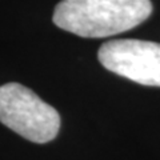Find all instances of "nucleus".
Masks as SVG:
<instances>
[{
  "mask_svg": "<svg viewBox=\"0 0 160 160\" xmlns=\"http://www.w3.org/2000/svg\"><path fill=\"white\" fill-rule=\"evenodd\" d=\"M152 13L149 0H62L53 23L82 38H109L142 24Z\"/></svg>",
  "mask_w": 160,
  "mask_h": 160,
  "instance_id": "f257e3e1",
  "label": "nucleus"
},
{
  "mask_svg": "<svg viewBox=\"0 0 160 160\" xmlns=\"http://www.w3.org/2000/svg\"><path fill=\"white\" fill-rule=\"evenodd\" d=\"M0 122L38 144L53 140L60 129L56 109L19 83L0 86Z\"/></svg>",
  "mask_w": 160,
  "mask_h": 160,
  "instance_id": "f03ea898",
  "label": "nucleus"
},
{
  "mask_svg": "<svg viewBox=\"0 0 160 160\" xmlns=\"http://www.w3.org/2000/svg\"><path fill=\"white\" fill-rule=\"evenodd\" d=\"M102 66L143 86L160 87V44L138 39L109 40L98 52Z\"/></svg>",
  "mask_w": 160,
  "mask_h": 160,
  "instance_id": "7ed1b4c3",
  "label": "nucleus"
}]
</instances>
